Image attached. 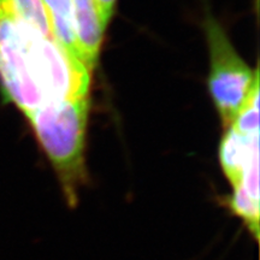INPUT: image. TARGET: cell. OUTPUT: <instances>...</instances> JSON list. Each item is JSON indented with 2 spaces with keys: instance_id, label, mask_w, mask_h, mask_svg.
Wrapping results in <instances>:
<instances>
[{
  "instance_id": "obj_2",
  "label": "cell",
  "mask_w": 260,
  "mask_h": 260,
  "mask_svg": "<svg viewBox=\"0 0 260 260\" xmlns=\"http://www.w3.org/2000/svg\"><path fill=\"white\" fill-rule=\"evenodd\" d=\"M219 161L232 194L226 204L259 239V132L243 133L228 126L219 147Z\"/></svg>"
},
{
  "instance_id": "obj_6",
  "label": "cell",
  "mask_w": 260,
  "mask_h": 260,
  "mask_svg": "<svg viewBox=\"0 0 260 260\" xmlns=\"http://www.w3.org/2000/svg\"><path fill=\"white\" fill-rule=\"evenodd\" d=\"M92 2L98 12V16H99L100 23L106 30L107 25H109L112 18L113 11H115L117 0H92Z\"/></svg>"
},
{
  "instance_id": "obj_3",
  "label": "cell",
  "mask_w": 260,
  "mask_h": 260,
  "mask_svg": "<svg viewBox=\"0 0 260 260\" xmlns=\"http://www.w3.org/2000/svg\"><path fill=\"white\" fill-rule=\"evenodd\" d=\"M205 29L211 57L210 92L224 129H226L259 79V74L258 69L252 71L237 54L223 28L213 18L207 19Z\"/></svg>"
},
{
  "instance_id": "obj_5",
  "label": "cell",
  "mask_w": 260,
  "mask_h": 260,
  "mask_svg": "<svg viewBox=\"0 0 260 260\" xmlns=\"http://www.w3.org/2000/svg\"><path fill=\"white\" fill-rule=\"evenodd\" d=\"M42 4L46 9L52 34L57 44L75 64L86 68L75 37L71 0H42Z\"/></svg>"
},
{
  "instance_id": "obj_4",
  "label": "cell",
  "mask_w": 260,
  "mask_h": 260,
  "mask_svg": "<svg viewBox=\"0 0 260 260\" xmlns=\"http://www.w3.org/2000/svg\"><path fill=\"white\" fill-rule=\"evenodd\" d=\"M71 5L75 37L81 56L87 69L93 74L99 59L105 29L100 23L92 0H71Z\"/></svg>"
},
{
  "instance_id": "obj_1",
  "label": "cell",
  "mask_w": 260,
  "mask_h": 260,
  "mask_svg": "<svg viewBox=\"0 0 260 260\" xmlns=\"http://www.w3.org/2000/svg\"><path fill=\"white\" fill-rule=\"evenodd\" d=\"M88 110L89 95H73L48 102L25 116L71 207L79 203L87 182Z\"/></svg>"
}]
</instances>
